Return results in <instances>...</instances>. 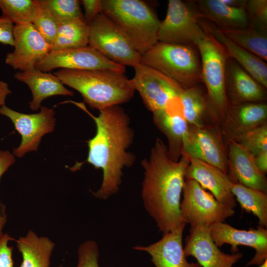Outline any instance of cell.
<instances>
[{"mask_svg": "<svg viewBox=\"0 0 267 267\" xmlns=\"http://www.w3.org/2000/svg\"><path fill=\"white\" fill-rule=\"evenodd\" d=\"M75 103L93 119L96 133L88 140L89 148L87 159L77 163L70 168L74 171L88 163L95 169L102 170L101 186L93 196L106 199L116 193L122 183L123 170L132 167L135 156L129 151L134 138L130 117L120 105H114L99 111L98 116L90 114L82 103Z\"/></svg>", "mask_w": 267, "mask_h": 267, "instance_id": "obj_1", "label": "cell"}, {"mask_svg": "<svg viewBox=\"0 0 267 267\" xmlns=\"http://www.w3.org/2000/svg\"><path fill=\"white\" fill-rule=\"evenodd\" d=\"M189 158L181 155L175 161L168 155L167 146L157 138L148 158L141 165L144 177L141 196L147 212L164 234L186 225L180 204Z\"/></svg>", "mask_w": 267, "mask_h": 267, "instance_id": "obj_2", "label": "cell"}, {"mask_svg": "<svg viewBox=\"0 0 267 267\" xmlns=\"http://www.w3.org/2000/svg\"><path fill=\"white\" fill-rule=\"evenodd\" d=\"M53 74L64 85L78 91L91 108L99 111L129 101L135 92L125 73L60 69Z\"/></svg>", "mask_w": 267, "mask_h": 267, "instance_id": "obj_3", "label": "cell"}, {"mask_svg": "<svg viewBox=\"0 0 267 267\" xmlns=\"http://www.w3.org/2000/svg\"><path fill=\"white\" fill-rule=\"evenodd\" d=\"M102 12L126 35L142 54L158 42L161 21L140 0H101Z\"/></svg>", "mask_w": 267, "mask_h": 267, "instance_id": "obj_4", "label": "cell"}, {"mask_svg": "<svg viewBox=\"0 0 267 267\" xmlns=\"http://www.w3.org/2000/svg\"><path fill=\"white\" fill-rule=\"evenodd\" d=\"M193 44L158 42L141 54L140 63L171 78L183 89L202 81L201 63Z\"/></svg>", "mask_w": 267, "mask_h": 267, "instance_id": "obj_5", "label": "cell"}, {"mask_svg": "<svg viewBox=\"0 0 267 267\" xmlns=\"http://www.w3.org/2000/svg\"><path fill=\"white\" fill-rule=\"evenodd\" d=\"M204 32L195 44L201 59L202 81L216 115L224 118L229 106L225 85L228 56L223 46L211 33Z\"/></svg>", "mask_w": 267, "mask_h": 267, "instance_id": "obj_6", "label": "cell"}, {"mask_svg": "<svg viewBox=\"0 0 267 267\" xmlns=\"http://www.w3.org/2000/svg\"><path fill=\"white\" fill-rule=\"evenodd\" d=\"M89 45L112 62L135 67L141 54L122 30L102 12L89 24Z\"/></svg>", "mask_w": 267, "mask_h": 267, "instance_id": "obj_7", "label": "cell"}, {"mask_svg": "<svg viewBox=\"0 0 267 267\" xmlns=\"http://www.w3.org/2000/svg\"><path fill=\"white\" fill-rule=\"evenodd\" d=\"M134 68L135 73L130 83L148 110L153 113L180 102L179 96L183 89L174 80L140 62Z\"/></svg>", "mask_w": 267, "mask_h": 267, "instance_id": "obj_8", "label": "cell"}, {"mask_svg": "<svg viewBox=\"0 0 267 267\" xmlns=\"http://www.w3.org/2000/svg\"><path fill=\"white\" fill-rule=\"evenodd\" d=\"M199 19L201 16L194 0H169L166 17L158 29V42L195 45L205 34Z\"/></svg>", "mask_w": 267, "mask_h": 267, "instance_id": "obj_9", "label": "cell"}, {"mask_svg": "<svg viewBox=\"0 0 267 267\" xmlns=\"http://www.w3.org/2000/svg\"><path fill=\"white\" fill-rule=\"evenodd\" d=\"M180 210L190 225H210L224 222L235 213L234 208L217 200L195 180L185 179Z\"/></svg>", "mask_w": 267, "mask_h": 267, "instance_id": "obj_10", "label": "cell"}, {"mask_svg": "<svg viewBox=\"0 0 267 267\" xmlns=\"http://www.w3.org/2000/svg\"><path fill=\"white\" fill-rule=\"evenodd\" d=\"M53 108L42 106L37 113L26 114L15 111L5 105L0 114L9 118L21 137L19 145L13 149L12 153L18 158L27 153L37 151L43 137L55 129L56 118Z\"/></svg>", "mask_w": 267, "mask_h": 267, "instance_id": "obj_11", "label": "cell"}, {"mask_svg": "<svg viewBox=\"0 0 267 267\" xmlns=\"http://www.w3.org/2000/svg\"><path fill=\"white\" fill-rule=\"evenodd\" d=\"M74 70H104L125 73V67L108 60L89 45L50 50L36 65V69L47 72L55 69Z\"/></svg>", "mask_w": 267, "mask_h": 267, "instance_id": "obj_12", "label": "cell"}, {"mask_svg": "<svg viewBox=\"0 0 267 267\" xmlns=\"http://www.w3.org/2000/svg\"><path fill=\"white\" fill-rule=\"evenodd\" d=\"M14 50L7 54L6 64L19 71L36 70L37 64L51 50L50 45L33 24L14 25Z\"/></svg>", "mask_w": 267, "mask_h": 267, "instance_id": "obj_13", "label": "cell"}, {"mask_svg": "<svg viewBox=\"0 0 267 267\" xmlns=\"http://www.w3.org/2000/svg\"><path fill=\"white\" fill-rule=\"evenodd\" d=\"M181 155L213 166L227 174V158L222 138L216 129L188 127Z\"/></svg>", "mask_w": 267, "mask_h": 267, "instance_id": "obj_14", "label": "cell"}, {"mask_svg": "<svg viewBox=\"0 0 267 267\" xmlns=\"http://www.w3.org/2000/svg\"><path fill=\"white\" fill-rule=\"evenodd\" d=\"M211 237L214 243L220 247L224 244L231 246V252H238L239 246L254 248L256 254L247 266H260L267 260V229L258 225L256 228L249 230L236 228L224 222H218L209 226Z\"/></svg>", "mask_w": 267, "mask_h": 267, "instance_id": "obj_15", "label": "cell"}, {"mask_svg": "<svg viewBox=\"0 0 267 267\" xmlns=\"http://www.w3.org/2000/svg\"><path fill=\"white\" fill-rule=\"evenodd\" d=\"M186 257H194L202 267H232L243 257L240 252L225 253L213 241L209 225H190L183 247Z\"/></svg>", "mask_w": 267, "mask_h": 267, "instance_id": "obj_16", "label": "cell"}, {"mask_svg": "<svg viewBox=\"0 0 267 267\" xmlns=\"http://www.w3.org/2000/svg\"><path fill=\"white\" fill-rule=\"evenodd\" d=\"M185 179L196 181L219 201L233 208L236 207L235 199L231 192L233 182L228 174L218 168L199 160L189 158Z\"/></svg>", "mask_w": 267, "mask_h": 267, "instance_id": "obj_17", "label": "cell"}, {"mask_svg": "<svg viewBox=\"0 0 267 267\" xmlns=\"http://www.w3.org/2000/svg\"><path fill=\"white\" fill-rule=\"evenodd\" d=\"M229 176L233 183L258 189L267 194L265 175L257 168L254 157L244 146L229 139L227 154Z\"/></svg>", "mask_w": 267, "mask_h": 267, "instance_id": "obj_18", "label": "cell"}, {"mask_svg": "<svg viewBox=\"0 0 267 267\" xmlns=\"http://www.w3.org/2000/svg\"><path fill=\"white\" fill-rule=\"evenodd\" d=\"M185 225L163 234L162 238L147 246H136L134 249L148 253L156 267H202L186 259L182 244Z\"/></svg>", "mask_w": 267, "mask_h": 267, "instance_id": "obj_19", "label": "cell"}, {"mask_svg": "<svg viewBox=\"0 0 267 267\" xmlns=\"http://www.w3.org/2000/svg\"><path fill=\"white\" fill-rule=\"evenodd\" d=\"M225 85L231 104L264 102L267 98L266 88L229 57L226 62Z\"/></svg>", "mask_w": 267, "mask_h": 267, "instance_id": "obj_20", "label": "cell"}, {"mask_svg": "<svg viewBox=\"0 0 267 267\" xmlns=\"http://www.w3.org/2000/svg\"><path fill=\"white\" fill-rule=\"evenodd\" d=\"M198 23L203 30L211 33L223 46L228 57L264 88H267V65L265 61L236 44L213 23L203 19H199Z\"/></svg>", "mask_w": 267, "mask_h": 267, "instance_id": "obj_21", "label": "cell"}, {"mask_svg": "<svg viewBox=\"0 0 267 267\" xmlns=\"http://www.w3.org/2000/svg\"><path fill=\"white\" fill-rule=\"evenodd\" d=\"M152 114L154 124L168 139L169 158L175 161H178L189 127L183 116L181 103Z\"/></svg>", "mask_w": 267, "mask_h": 267, "instance_id": "obj_22", "label": "cell"}, {"mask_svg": "<svg viewBox=\"0 0 267 267\" xmlns=\"http://www.w3.org/2000/svg\"><path fill=\"white\" fill-rule=\"evenodd\" d=\"M17 81L28 86L32 94L29 103L31 110L36 111L42 106L45 99L54 95L73 96V91L67 89L54 74L38 70L18 71L14 76Z\"/></svg>", "mask_w": 267, "mask_h": 267, "instance_id": "obj_23", "label": "cell"}, {"mask_svg": "<svg viewBox=\"0 0 267 267\" xmlns=\"http://www.w3.org/2000/svg\"><path fill=\"white\" fill-rule=\"evenodd\" d=\"M267 105L264 102L229 105L224 117V132L229 139H234L243 133L266 123Z\"/></svg>", "mask_w": 267, "mask_h": 267, "instance_id": "obj_24", "label": "cell"}, {"mask_svg": "<svg viewBox=\"0 0 267 267\" xmlns=\"http://www.w3.org/2000/svg\"><path fill=\"white\" fill-rule=\"evenodd\" d=\"M201 19L213 23L222 29L243 28L248 26L245 7L227 5L222 0H194Z\"/></svg>", "mask_w": 267, "mask_h": 267, "instance_id": "obj_25", "label": "cell"}, {"mask_svg": "<svg viewBox=\"0 0 267 267\" xmlns=\"http://www.w3.org/2000/svg\"><path fill=\"white\" fill-rule=\"evenodd\" d=\"M21 254L20 267H49L54 243L45 236H39L29 230L26 234L15 240Z\"/></svg>", "mask_w": 267, "mask_h": 267, "instance_id": "obj_26", "label": "cell"}, {"mask_svg": "<svg viewBox=\"0 0 267 267\" xmlns=\"http://www.w3.org/2000/svg\"><path fill=\"white\" fill-rule=\"evenodd\" d=\"M179 98L183 115L188 125L203 127V121L208 113L216 115L207 95L199 85L183 89Z\"/></svg>", "mask_w": 267, "mask_h": 267, "instance_id": "obj_27", "label": "cell"}, {"mask_svg": "<svg viewBox=\"0 0 267 267\" xmlns=\"http://www.w3.org/2000/svg\"><path fill=\"white\" fill-rule=\"evenodd\" d=\"M89 25L84 16L59 26L51 50H58L89 45Z\"/></svg>", "mask_w": 267, "mask_h": 267, "instance_id": "obj_28", "label": "cell"}, {"mask_svg": "<svg viewBox=\"0 0 267 267\" xmlns=\"http://www.w3.org/2000/svg\"><path fill=\"white\" fill-rule=\"evenodd\" d=\"M231 192L242 209L247 213H252L256 216L259 220V225L267 228V194L238 183H233Z\"/></svg>", "mask_w": 267, "mask_h": 267, "instance_id": "obj_29", "label": "cell"}, {"mask_svg": "<svg viewBox=\"0 0 267 267\" xmlns=\"http://www.w3.org/2000/svg\"><path fill=\"white\" fill-rule=\"evenodd\" d=\"M219 28L224 35L236 44L264 61H267V32L249 26L243 28L230 29Z\"/></svg>", "mask_w": 267, "mask_h": 267, "instance_id": "obj_30", "label": "cell"}, {"mask_svg": "<svg viewBox=\"0 0 267 267\" xmlns=\"http://www.w3.org/2000/svg\"><path fill=\"white\" fill-rule=\"evenodd\" d=\"M2 16L14 25L33 23L42 7L39 0H0Z\"/></svg>", "mask_w": 267, "mask_h": 267, "instance_id": "obj_31", "label": "cell"}, {"mask_svg": "<svg viewBox=\"0 0 267 267\" xmlns=\"http://www.w3.org/2000/svg\"><path fill=\"white\" fill-rule=\"evenodd\" d=\"M59 25L84 16L78 0H39Z\"/></svg>", "mask_w": 267, "mask_h": 267, "instance_id": "obj_32", "label": "cell"}, {"mask_svg": "<svg viewBox=\"0 0 267 267\" xmlns=\"http://www.w3.org/2000/svg\"><path fill=\"white\" fill-rule=\"evenodd\" d=\"M234 140L246 148L255 157L267 151L266 123L248 130Z\"/></svg>", "mask_w": 267, "mask_h": 267, "instance_id": "obj_33", "label": "cell"}, {"mask_svg": "<svg viewBox=\"0 0 267 267\" xmlns=\"http://www.w3.org/2000/svg\"><path fill=\"white\" fill-rule=\"evenodd\" d=\"M245 8L248 26L267 33V0H247Z\"/></svg>", "mask_w": 267, "mask_h": 267, "instance_id": "obj_34", "label": "cell"}, {"mask_svg": "<svg viewBox=\"0 0 267 267\" xmlns=\"http://www.w3.org/2000/svg\"><path fill=\"white\" fill-rule=\"evenodd\" d=\"M32 24L51 47L59 26L56 20L47 10L42 7L41 10Z\"/></svg>", "mask_w": 267, "mask_h": 267, "instance_id": "obj_35", "label": "cell"}, {"mask_svg": "<svg viewBox=\"0 0 267 267\" xmlns=\"http://www.w3.org/2000/svg\"><path fill=\"white\" fill-rule=\"evenodd\" d=\"M98 259V247L94 241H85L79 246L77 267H99Z\"/></svg>", "mask_w": 267, "mask_h": 267, "instance_id": "obj_36", "label": "cell"}, {"mask_svg": "<svg viewBox=\"0 0 267 267\" xmlns=\"http://www.w3.org/2000/svg\"><path fill=\"white\" fill-rule=\"evenodd\" d=\"M15 240L7 233L0 237V267H14L13 247L8 246V242Z\"/></svg>", "mask_w": 267, "mask_h": 267, "instance_id": "obj_37", "label": "cell"}, {"mask_svg": "<svg viewBox=\"0 0 267 267\" xmlns=\"http://www.w3.org/2000/svg\"><path fill=\"white\" fill-rule=\"evenodd\" d=\"M14 24L7 18L0 17V43L13 46Z\"/></svg>", "mask_w": 267, "mask_h": 267, "instance_id": "obj_38", "label": "cell"}, {"mask_svg": "<svg viewBox=\"0 0 267 267\" xmlns=\"http://www.w3.org/2000/svg\"><path fill=\"white\" fill-rule=\"evenodd\" d=\"M81 3L85 9L84 19L89 24L102 12L101 0H83Z\"/></svg>", "mask_w": 267, "mask_h": 267, "instance_id": "obj_39", "label": "cell"}, {"mask_svg": "<svg viewBox=\"0 0 267 267\" xmlns=\"http://www.w3.org/2000/svg\"><path fill=\"white\" fill-rule=\"evenodd\" d=\"M15 161V156L8 150H0V179ZM1 205L0 201V208Z\"/></svg>", "mask_w": 267, "mask_h": 267, "instance_id": "obj_40", "label": "cell"}, {"mask_svg": "<svg viewBox=\"0 0 267 267\" xmlns=\"http://www.w3.org/2000/svg\"><path fill=\"white\" fill-rule=\"evenodd\" d=\"M254 160L258 169L262 174L266 175L267 172V151L255 157Z\"/></svg>", "mask_w": 267, "mask_h": 267, "instance_id": "obj_41", "label": "cell"}, {"mask_svg": "<svg viewBox=\"0 0 267 267\" xmlns=\"http://www.w3.org/2000/svg\"><path fill=\"white\" fill-rule=\"evenodd\" d=\"M11 93L9 86L5 82L0 80V110L5 105L7 96Z\"/></svg>", "mask_w": 267, "mask_h": 267, "instance_id": "obj_42", "label": "cell"}, {"mask_svg": "<svg viewBox=\"0 0 267 267\" xmlns=\"http://www.w3.org/2000/svg\"><path fill=\"white\" fill-rule=\"evenodd\" d=\"M5 205L2 204L0 208V237L3 234V229L7 222Z\"/></svg>", "mask_w": 267, "mask_h": 267, "instance_id": "obj_43", "label": "cell"}, {"mask_svg": "<svg viewBox=\"0 0 267 267\" xmlns=\"http://www.w3.org/2000/svg\"><path fill=\"white\" fill-rule=\"evenodd\" d=\"M225 4L237 7H245L247 0H222Z\"/></svg>", "mask_w": 267, "mask_h": 267, "instance_id": "obj_44", "label": "cell"}, {"mask_svg": "<svg viewBox=\"0 0 267 267\" xmlns=\"http://www.w3.org/2000/svg\"><path fill=\"white\" fill-rule=\"evenodd\" d=\"M258 267H267V260H266L264 263L261 265L259 266Z\"/></svg>", "mask_w": 267, "mask_h": 267, "instance_id": "obj_45", "label": "cell"}, {"mask_svg": "<svg viewBox=\"0 0 267 267\" xmlns=\"http://www.w3.org/2000/svg\"><path fill=\"white\" fill-rule=\"evenodd\" d=\"M59 267H63L62 266H60Z\"/></svg>", "mask_w": 267, "mask_h": 267, "instance_id": "obj_46", "label": "cell"}]
</instances>
